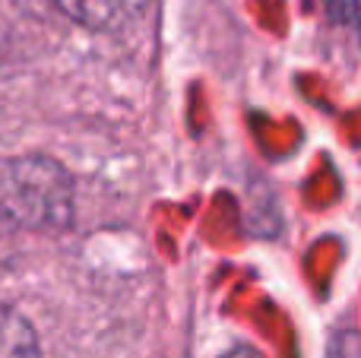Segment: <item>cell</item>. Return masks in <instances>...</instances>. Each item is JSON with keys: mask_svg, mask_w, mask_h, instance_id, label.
Here are the masks:
<instances>
[{"mask_svg": "<svg viewBox=\"0 0 361 358\" xmlns=\"http://www.w3.org/2000/svg\"><path fill=\"white\" fill-rule=\"evenodd\" d=\"M51 4L86 29H118L143 10L146 0H51Z\"/></svg>", "mask_w": 361, "mask_h": 358, "instance_id": "cell-2", "label": "cell"}, {"mask_svg": "<svg viewBox=\"0 0 361 358\" xmlns=\"http://www.w3.org/2000/svg\"><path fill=\"white\" fill-rule=\"evenodd\" d=\"M0 358H38V336L16 308L0 304Z\"/></svg>", "mask_w": 361, "mask_h": 358, "instance_id": "cell-3", "label": "cell"}, {"mask_svg": "<svg viewBox=\"0 0 361 358\" xmlns=\"http://www.w3.org/2000/svg\"><path fill=\"white\" fill-rule=\"evenodd\" d=\"M0 213L16 226H63L70 219V181L48 159L13 162L0 178Z\"/></svg>", "mask_w": 361, "mask_h": 358, "instance_id": "cell-1", "label": "cell"}, {"mask_svg": "<svg viewBox=\"0 0 361 358\" xmlns=\"http://www.w3.org/2000/svg\"><path fill=\"white\" fill-rule=\"evenodd\" d=\"M330 4H333V0H330Z\"/></svg>", "mask_w": 361, "mask_h": 358, "instance_id": "cell-6", "label": "cell"}, {"mask_svg": "<svg viewBox=\"0 0 361 358\" xmlns=\"http://www.w3.org/2000/svg\"><path fill=\"white\" fill-rule=\"evenodd\" d=\"M10 257H13V226L0 213V270L10 264Z\"/></svg>", "mask_w": 361, "mask_h": 358, "instance_id": "cell-4", "label": "cell"}, {"mask_svg": "<svg viewBox=\"0 0 361 358\" xmlns=\"http://www.w3.org/2000/svg\"><path fill=\"white\" fill-rule=\"evenodd\" d=\"M222 358H263L257 349H250V346H241V349H231V352H225Z\"/></svg>", "mask_w": 361, "mask_h": 358, "instance_id": "cell-5", "label": "cell"}]
</instances>
